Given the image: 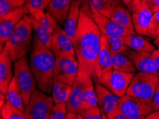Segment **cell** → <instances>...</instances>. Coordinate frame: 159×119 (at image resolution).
<instances>
[{"instance_id":"cell-1","label":"cell","mask_w":159,"mask_h":119,"mask_svg":"<svg viewBox=\"0 0 159 119\" xmlns=\"http://www.w3.org/2000/svg\"><path fill=\"white\" fill-rule=\"evenodd\" d=\"M101 35L102 33L91 16L87 0H83L73 43L78 61V72L89 77L92 78L94 72L101 48Z\"/></svg>"},{"instance_id":"cell-2","label":"cell","mask_w":159,"mask_h":119,"mask_svg":"<svg viewBox=\"0 0 159 119\" xmlns=\"http://www.w3.org/2000/svg\"><path fill=\"white\" fill-rule=\"evenodd\" d=\"M28 61L38 89L49 94L54 83L56 57L52 50L43 44L34 34H33L32 47Z\"/></svg>"},{"instance_id":"cell-3","label":"cell","mask_w":159,"mask_h":119,"mask_svg":"<svg viewBox=\"0 0 159 119\" xmlns=\"http://www.w3.org/2000/svg\"><path fill=\"white\" fill-rule=\"evenodd\" d=\"M32 34L33 28L30 16L27 14L16 26L4 46L3 50L9 54L13 62H17L30 54L32 47Z\"/></svg>"},{"instance_id":"cell-4","label":"cell","mask_w":159,"mask_h":119,"mask_svg":"<svg viewBox=\"0 0 159 119\" xmlns=\"http://www.w3.org/2000/svg\"><path fill=\"white\" fill-rule=\"evenodd\" d=\"M14 79L20 90L26 106L37 86L26 57L14 62Z\"/></svg>"},{"instance_id":"cell-5","label":"cell","mask_w":159,"mask_h":119,"mask_svg":"<svg viewBox=\"0 0 159 119\" xmlns=\"http://www.w3.org/2000/svg\"><path fill=\"white\" fill-rule=\"evenodd\" d=\"M159 81L158 75L140 72L134 75L127 89V95L152 100Z\"/></svg>"},{"instance_id":"cell-6","label":"cell","mask_w":159,"mask_h":119,"mask_svg":"<svg viewBox=\"0 0 159 119\" xmlns=\"http://www.w3.org/2000/svg\"><path fill=\"white\" fill-rule=\"evenodd\" d=\"M54 103L52 96L37 89L25 106V113L26 118L49 119Z\"/></svg>"},{"instance_id":"cell-7","label":"cell","mask_w":159,"mask_h":119,"mask_svg":"<svg viewBox=\"0 0 159 119\" xmlns=\"http://www.w3.org/2000/svg\"><path fill=\"white\" fill-rule=\"evenodd\" d=\"M119 107L129 119H140L156 111L152 100H145L127 94L120 98Z\"/></svg>"},{"instance_id":"cell-8","label":"cell","mask_w":159,"mask_h":119,"mask_svg":"<svg viewBox=\"0 0 159 119\" xmlns=\"http://www.w3.org/2000/svg\"><path fill=\"white\" fill-rule=\"evenodd\" d=\"M128 9L131 13L134 31L139 35H146V30L155 10L148 0H134Z\"/></svg>"},{"instance_id":"cell-9","label":"cell","mask_w":159,"mask_h":119,"mask_svg":"<svg viewBox=\"0 0 159 119\" xmlns=\"http://www.w3.org/2000/svg\"><path fill=\"white\" fill-rule=\"evenodd\" d=\"M134 75V73L123 72L112 69L105 73L95 81H98L113 94L121 98L126 94L127 89Z\"/></svg>"},{"instance_id":"cell-10","label":"cell","mask_w":159,"mask_h":119,"mask_svg":"<svg viewBox=\"0 0 159 119\" xmlns=\"http://www.w3.org/2000/svg\"><path fill=\"white\" fill-rule=\"evenodd\" d=\"M79 71L76 55L65 54L56 57L54 70V81L72 86Z\"/></svg>"},{"instance_id":"cell-11","label":"cell","mask_w":159,"mask_h":119,"mask_svg":"<svg viewBox=\"0 0 159 119\" xmlns=\"http://www.w3.org/2000/svg\"><path fill=\"white\" fill-rule=\"evenodd\" d=\"M30 14V10L26 4L11 11L5 15L0 16V44L1 52L4 46L10 37L16 26L26 15Z\"/></svg>"},{"instance_id":"cell-12","label":"cell","mask_w":159,"mask_h":119,"mask_svg":"<svg viewBox=\"0 0 159 119\" xmlns=\"http://www.w3.org/2000/svg\"><path fill=\"white\" fill-rule=\"evenodd\" d=\"M48 15L53 28L52 43L50 49L54 54L55 57L65 54L76 55L74 43L71 38L49 14Z\"/></svg>"},{"instance_id":"cell-13","label":"cell","mask_w":159,"mask_h":119,"mask_svg":"<svg viewBox=\"0 0 159 119\" xmlns=\"http://www.w3.org/2000/svg\"><path fill=\"white\" fill-rule=\"evenodd\" d=\"M89 7H90L91 16H92L93 21H95L101 33L103 34L122 37V36L131 34H136L134 31L127 30V29L115 23L114 21L111 20L109 18H108L103 14H101L100 12H98L91 6H89Z\"/></svg>"},{"instance_id":"cell-14","label":"cell","mask_w":159,"mask_h":119,"mask_svg":"<svg viewBox=\"0 0 159 119\" xmlns=\"http://www.w3.org/2000/svg\"><path fill=\"white\" fill-rule=\"evenodd\" d=\"M91 77L78 72L76 78L72 85V89L66 105L69 113L78 114L81 101L89 79Z\"/></svg>"},{"instance_id":"cell-15","label":"cell","mask_w":159,"mask_h":119,"mask_svg":"<svg viewBox=\"0 0 159 119\" xmlns=\"http://www.w3.org/2000/svg\"><path fill=\"white\" fill-rule=\"evenodd\" d=\"M125 55L133 62L136 70L140 72L159 74L158 67L154 62L150 52H137L129 48Z\"/></svg>"},{"instance_id":"cell-16","label":"cell","mask_w":159,"mask_h":119,"mask_svg":"<svg viewBox=\"0 0 159 119\" xmlns=\"http://www.w3.org/2000/svg\"><path fill=\"white\" fill-rule=\"evenodd\" d=\"M95 91L98 98V106L106 116H108L119 108L120 98L98 81H95Z\"/></svg>"},{"instance_id":"cell-17","label":"cell","mask_w":159,"mask_h":119,"mask_svg":"<svg viewBox=\"0 0 159 119\" xmlns=\"http://www.w3.org/2000/svg\"><path fill=\"white\" fill-rule=\"evenodd\" d=\"M113 69L111 62V53L107 47L104 36L101 35V48L96 59L95 70L92 78L94 81L98 80L105 73Z\"/></svg>"},{"instance_id":"cell-18","label":"cell","mask_w":159,"mask_h":119,"mask_svg":"<svg viewBox=\"0 0 159 119\" xmlns=\"http://www.w3.org/2000/svg\"><path fill=\"white\" fill-rule=\"evenodd\" d=\"M104 16L123 27L135 31L131 11L122 2L112 7Z\"/></svg>"},{"instance_id":"cell-19","label":"cell","mask_w":159,"mask_h":119,"mask_svg":"<svg viewBox=\"0 0 159 119\" xmlns=\"http://www.w3.org/2000/svg\"><path fill=\"white\" fill-rule=\"evenodd\" d=\"M12 61L9 54L2 51L0 54V91L5 95L8 87L14 78Z\"/></svg>"},{"instance_id":"cell-20","label":"cell","mask_w":159,"mask_h":119,"mask_svg":"<svg viewBox=\"0 0 159 119\" xmlns=\"http://www.w3.org/2000/svg\"><path fill=\"white\" fill-rule=\"evenodd\" d=\"M71 0H51L46 10L60 26L64 25L70 9Z\"/></svg>"},{"instance_id":"cell-21","label":"cell","mask_w":159,"mask_h":119,"mask_svg":"<svg viewBox=\"0 0 159 119\" xmlns=\"http://www.w3.org/2000/svg\"><path fill=\"white\" fill-rule=\"evenodd\" d=\"M82 2L83 0H71L70 9L64 24L65 32L71 38L72 42L76 34Z\"/></svg>"},{"instance_id":"cell-22","label":"cell","mask_w":159,"mask_h":119,"mask_svg":"<svg viewBox=\"0 0 159 119\" xmlns=\"http://www.w3.org/2000/svg\"><path fill=\"white\" fill-rule=\"evenodd\" d=\"M121 39L126 47L137 52L151 53L156 50L155 46L141 36L137 35L136 34H131L124 36L121 37Z\"/></svg>"},{"instance_id":"cell-23","label":"cell","mask_w":159,"mask_h":119,"mask_svg":"<svg viewBox=\"0 0 159 119\" xmlns=\"http://www.w3.org/2000/svg\"><path fill=\"white\" fill-rule=\"evenodd\" d=\"M98 106V98L96 96L95 86H93L92 78L89 79L87 85H86L85 91L81 101L80 108H79V113H81Z\"/></svg>"},{"instance_id":"cell-24","label":"cell","mask_w":159,"mask_h":119,"mask_svg":"<svg viewBox=\"0 0 159 119\" xmlns=\"http://www.w3.org/2000/svg\"><path fill=\"white\" fill-rule=\"evenodd\" d=\"M6 102L14 107L20 109L21 111H25V105L22 95H21L20 90L17 86V84L15 79H12L10 84L8 87L7 91L5 94Z\"/></svg>"},{"instance_id":"cell-25","label":"cell","mask_w":159,"mask_h":119,"mask_svg":"<svg viewBox=\"0 0 159 119\" xmlns=\"http://www.w3.org/2000/svg\"><path fill=\"white\" fill-rule=\"evenodd\" d=\"M72 86L61 83V82L54 81L52 87V98L55 104L66 103L70 96Z\"/></svg>"},{"instance_id":"cell-26","label":"cell","mask_w":159,"mask_h":119,"mask_svg":"<svg viewBox=\"0 0 159 119\" xmlns=\"http://www.w3.org/2000/svg\"><path fill=\"white\" fill-rule=\"evenodd\" d=\"M111 62L113 69L117 71L134 73L136 71V68L133 62L123 54H111Z\"/></svg>"},{"instance_id":"cell-27","label":"cell","mask_w":159,"mask_h":119,"mask_svg":"<svg viewBox=\"0 0 159 119\" xmlns=\"http://www.w3.org/2000/svg\"><path fill=\"white\" fill-rule=\"evenodd\" d=\"M29 16H30L31 24H32L34 33V34L37 36L38 39L43 44L45 45L46 47H47L48 48H51L53 38L52 33L49 32V31H47L46 29L43 27L42 26H41L40 24L35 20L34 18L32 15L29 14Z\"/></svg>"},{"instance_id":"cell-28","label":"cell","mask_w":159,"mask_h":119,"mask_svg":"<svg viewBox=\"0 0 159 119\" xmlns=\"http://www.w3.org/2000/svg\"><path fill=\"white\" fill-rule=\"evenodd\" d=\"M104 36L107 47L111 54H126L129 48L124 44L121 37L116 36H108L103 34Z\"/></svg>"},{"instance_id":"cell-29","label":"cell","mask_w":159,"mask_h":119,"mask_svg":"<svg viewBox=\"0 0 159 119\" xmlns=\"http://www.w3.org/2000/svg\"><path fill=\"white\" fill-rule=\"evenodd\" d=\"M1 118L2 119H27L25 111H21L7 102L1 108Z\"/></svg>"},{"instance_id":"cell-30","label":"cell","mask_w":159,"mask_h":119,"mask_svg":"<svg viewBox=\"0 0 159 119\" xmlns=\"http://www.w3.org/2000/svg\"><path fill=\"white\" fill-rule=\"evenodd\" d=\"M89 6L105 15L112 7L121 2L120 0H87Z\"/></svg>"},{"instance_id":"cell-31","label":"cell","mask_w":159,"mask_h":119,"mask_svg":"<svg viewBox=\"0 0 159 119\" xmlns=\"http://www.w3.org/2000/svg\"><path fill=\"white\" fill-rule=\"evenodd\" d=\"M30 14L32 15L36 21L42 26L43 27L46 29L49 32L53 33V28L52 26V24L50 22L49 15L47 13H45L44 10H34V11H30Z\"/></svg>"},{"instance_id":"cell-32","label":"cell","mask_w":159,"mask_h":119,"mask_svg":"<svg viewBox=\"0 0 159 119\" xmlns=\"http://www.w3.org/2000/svg\"><path fill=\"white\" fill-rule=\"evenodd\" d=\"M26 0H0V16L23 6Z\"/></svg>"},{"instance_id":"cell-33","label":"cell","mask_w":159,"mask_h":119,"mask_svg":"<svg viewBox=\"0 0 159 119\" xmlns=\"http://www.w3.org/2000/svg\"><path fill=\"white\" fill-rule=\"evenodd\" d=\"M145 36L153 40L159 36V11L153 14L146 30Z\"/></svg>"},{"instance_id":"cell-34","label":"cell","mask_w":159,"mask_h":119,"mask_svg":"<svg viewBox=\"0 0 159 119\" xmlns=\"http://www.w3.org/2000/svg\"><path fill=\"white\" fill-rule=\"evenodd\" d=\"M68 113L66 103L55 104L52 108L49 119H66Z\"/></svg>"},{"instance_id":"cell-35","label":"cell","mask_w":159,"mask_h":119,"mask_svg":"<svg viewBox=\"0 0 159 119\" xmlns=\"http://www.w3.org/2000/svg\"><path fill=\"white\" fill-rule=\"evenodd\" d=\"M51 0H26L25 4L27 5L29 10H44L49 5Z\"/></svg>"},{"instance_id":"cell-36","label":"cell","mask_w":159,"mask_h":119,"mask_svg":"<svg viewBox=\"0 0 159 119\" xmlns=\"http://www.w3.org/2000/svg\"><path fill=\"white\" fill-rule=\"evenodd\" d=\"M79 114L83 119H103V112L98 106Z\"/></svg>"},{"instance_id":"cell-37","label":"cell","mask_w":159,"mask_h":119,"mask_svg":"<svg viewBox=\"0 0 159 119\" xmlns=\"http://www.w3.org/2000/svg\"><path fill=\"white\" fill-rule=\"evenodd\" d=\"M108 119H129L126 116L124 115L120 111L119 107L117 109H116L114 111L107 116Z\"/></svg>"},{"instance_id":"cell-38","label":"cell","mask_w":159,"mask_h":119,"mask_svg":"<svg viewBox=\"0 0 159 119\" xmlns=\"http://www.w3.org/2000/svg\"><path fill=\"white\" fill-rule=\"evenodd\" d=\"M158 76H159V74H158ZM152 101L153 102L154 106H155L156 111H159V81L157 85V87H156V89L155 93H154Z\"/></svg>"},{"instance_id":"cell-39","label":"cell","mask_w":159,"mask_h":119,"mask_svg":"<svg viewBox=\"0 0 159 119\" xmlns=\"http://www.w3.org/2000/svg\"><path fill=\"white\" fill-rule=\"evenodd\" d=\"M151 57H152V59L154 61V62L156 63V64L157 65V66L159 69V48L153 51V52L151 53Z\"/></svg>"},{"instance_id":"cell-40","label":"cell","mask_w":159,"mask_h":119,"mask_svg":"<svg viewBox=\"0 0 159 119\" xmlns=\"http://www.w3.org/2000/svg\"><path fill=\"white\" fill-rule=\"evenodd\" d=\"M144 119H159V111H155L146 116Z\"/></svg>"},{"instance_id":"cell-41","label":"cell","mask_w":159,"mask_h":119,"mask_svg":"<svg viewBox=\"0 0 159 119\" xmlns=\"http://www.w3.org/2000/svg\"><path fill=\"white\" fill-rule=\"evenodd\" d=\"M148 1L153 7L155 11H159V0H148Z\"/></svg>"},{"instance_id":"cell-42","label":"cell","mask_w":159,"mask_h":119,"mask_svg":"<svg viewBox=\"0 0 159 119\" xmlns=\"http://www.w3.org/2000/svg\"><path fill=\"white\" fill-rule=\"evenodd\" d=\"M0 99H1V103H0V107H1V108L3 107V106L4 105V103H6V97H5V95L3 94H0Z\"/></svg>"},{"instance_id":"cell-43","label":"cell","mask_w":159,"mask_h":119,"mask_svg":"<svg viewBox=\"0 0 159 119\" xmlns=\"http://www.w3.org/2000/svg\"><path fill=\"white\" fill-rule=\"evenodd\" d=\"M120 1H121L126 7H129L131 5V4L132 3V2H133L134 0H120Z\"/></svg>"},{"instance_id":"cell-44","label":"cell","mask_w":159,"mask_h":119,"mask_svg":"<svg viewBox=\"0 0 159 119\" xmlns=\"http://www.w3.org/2000/svg\"><path fill=\"white\" fill-rule=\"evenodd\" d=\"M76 115L77 114L74 113H68V114H67L66 119H76Z\"/></svg>"},{"instance_id":"cell-45","label":"cell","mask_w":159,"mask_h":119,"mask_svg":"<svg viewBox=\"0 0 159 119\" xmlns=\"http://www.w3.org/2000/svg\"><path fill=\"white\" fill-rule=\"evenodd\" d=\"M153 43L156 47L159 48V36L156 39L153 40Z\"/></svg>"},{"instance_id":"cell-46","label":"cell","mask_w":159,"mask_h":119,"mask_svg":"<svg viewBox=\"0 0 159 119\" xmlns=\"http://www.w3.org/2000/svg\"><path fill=\"white\" fill-rule=\"evenodd\" d=\"M76 119H83L82 117H81V116L80 115V114H77L76 115Z\"/></svg>"},{"instance_id":"cell-47","label":"cell","mask_w":159,"mask_h":119,"mask_svg":"<svg viewBox=\"0 0 159 119\" xmlns=\"http://www.w3.org/2000/svg\"><path fill=\"white\" fill-rule=\"evenodd\" d=\"M103 119H108V118H107V116L105 115L104 113H103Z\"/></svg>"},{"instance_id":"cell-48","label":"cell","mask_w":159,"mask_h":119,"mask_svg":"<svg viewBox=\"0 0 159 119\" xmlns=\"http://www.w3.org/2000/svg\"><path fill=\"white\" fill-rule=\"evenodd\" d=\"M145 118V117H143V118H140V119H144Z\"/></svg>"},{"instance_id":"cell-49","label":"cell","mask_w":159,"mask_h":119,"mask_svg":"<svg viewBox=\"0 0 159 119\" xmlns=\"http://www.w3.org/2000/svg\"><path fill=\"white\" fill-rule=\"evenodd\" d=\"M1 119H2V118H1Z\"/></svg>"}]
</instances>
